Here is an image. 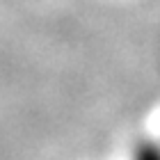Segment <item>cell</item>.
I'll use <instances>...</instances> for the list:
<instances>
[{
    "instance_id": "cell-1",
    "label": "cell",
    "mask_w": 160,
    "mask_h": 160,
    "mask_svg": "<svg viewBox=\"0 0 160 160\" xmlns=\"http://www.w3.org/2000/svg\"><path fill=\"white\" fill-rule=\"evenodd\" d=\"M133 160H160V142L142 140L133 151Z\"/></svg>"
}]
</instances>
